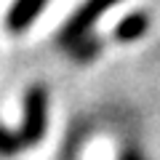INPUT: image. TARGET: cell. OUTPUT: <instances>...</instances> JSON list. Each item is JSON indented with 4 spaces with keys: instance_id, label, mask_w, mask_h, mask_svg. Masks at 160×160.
<instances>
[{
    "instance_id": "obj_5",
    "label": "cell",
    "mask_w": 160,
    "mask_h": 160,
    "mask_svg": "<svg viewBox=\"0 0 160 160\" xmlns=\"http://www.w3.org/2000/svg\"><path fill=\"white\" fill-rule=\"evenodd\" d=\"M67 48H69V56H72L75 62H88V59H93V56L99 53V48H102V40L93 38V35L88 32L86 38L75 40L72 46H67Z\"/></svg>"
},
{
    "instance_id": "obj_1",
    "label": "cell",
    "mask_w": 160,
    "mask_h": 160,
    "mask_svg": "<svg viewBox=\"0 0 160 160\" xmlns=\"http://www.w3.org/2000/svg\"><path fill=\"white\" fill-rule=\"evenodd\" d=\"M48 123V93L43 86H29L24 93V120H22V136L24 147H32L46 136Z\"/></svg>"
},
{
    "instance_id": "obj_3",
    "label": "cell",
    "mask_w": 160,
    "mask_h": 160,
    "mask_svg": "<svg viewBox=\"0 0 160 160\" xmlns=\"http://www.w3.org/2000/svg\"><path fill=\"white\" fill-rule=\"evenodd\" d=\"M48 0H13V6L8 8L6 27L11 32H24L29 24L38 19V13L46 8Z\"/></svg>"
},
{
    "instance_id": "obj_7",
    "label": "cell",
    "mask_w": 160,
    "mask_h": 160,
    "mask_svg": "<svg viewBox=\"0 0 160 160\" xmlns=\"http://www.w3.org/2000/svg\"><path fill=\"white\" fill-rule=\"evenodd\" d=\"M120 160H142V158H139L136 152H126V155H123V158H120Z\"/></svg>"
},
{
    "instance_id": "obj_6",
    "label": "cell",
    "mask_w": 160,
    "mask_h": 160,
    "mask_svg": "<svg viewBox=\"0 0 160 160\" xmlns=\"http://www.w3.org/2000/svg\"><path fill=\"white\" fill-rule=\"evenodd\" d=\"M22 147H24V142H22L19 133H13L6 126H0V155L3 158H11V155L22 152Z\"/></svg>"
},
{
    "instance_id": "obj_4",
    "label": "cell",
    "mask_w": 160,
    "mask_h": 160,
    "mask_svg": "<svg viewBox=\"0 0 160 160\" xmlns=\"http://www.w3.org/2000/svg\"><path fill=\"white\" fill-rule=\"evenodd\" d=\"M147 29H149V13L147 11H131L128 16H123L118 22V27H115V40L131 43V40H139Z\"/></svg>"
},
{
    "instance_id": "obj_2",
    "label": "cell",
    "mask_w": 160,
    "mask_h": 160,
    "mask_svg": "<svg viewBox=\"0 0 160 160\" xmlns=\"http://www.w3.org/2000/svg\"><path fill=\"white\" fill-rule=\"evenodd\" d=\"M120 0H83L78 6V11L64 22V27L59 29V43L62 46H72L75 40L86 38L91 32V27L96 24V19L104 11H109L112 6H118Z\"/></svg>"
}]
</instances>
